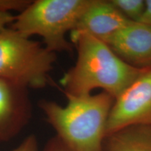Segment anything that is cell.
<instances>
[{
  "instance_id": "1",
  "label": "cell",
  "mask_w": 151,
  "mask_h": 151,
  "mask_svg": "<svg viewBox=\"0 0 151 151\" xmlns=\"http://www.w3.org/2000/svg\"><path fill=\"white\" fill-rule=\"evenodd\" d=\"M70 39L77 59L60 81L64 94L83 97L101 89L116 99L145 69L129 65L105 42L89 35H70Z\"/></svg>"
},
{
  "instance_id": "2",
  "label": "cell",
  "mask_w": 151,
  "mask_h": 151,
  "mask_svg": "<svg viewBox=\"0 0 151 151\" xmlns=\"http://www.w3.org/2000/svg\"><path fill=\"white\" fill-rule=\"evenodd\" d=\"M65 94L66 106L48 100L39 104L57 137L71 151H104L114 98L103 91L83 97Z\"/></svg>"
},
{
  "instance_id": "3",
  "label": "cell",
  "mask_w": 151,
  "mask_h": 151,
  "mask_svg": "<svg viewBox=\"0 0 151 151\" xmlns=\"http://www.w3.org/2000/svg\"><path fill=\"white\" fill-rule=\"evenodd\" d=\"M92 0H36L15 17L11 28L24 37L39 35L52 52L72 51L66 38Z\"/></svg>"
},
{
  "instance_id": "4",
  "label": "cell",
  "mask_w": 151,
  "mask_h": 151,
  "mask_svg": "<svg viewBox=\"0 0 151 151\" xmlns=\"http://www.w3.org/2000/svg\"><path fill=\"white\" fill-rule=\"evenodd\" d=\"M56 54L12 29L0 32V78L28 88H43Z\"/></svg>"
},
{
  "instance_id": "5",
  "label": "cell",
  "mask_w": 151,
  "mask_h": 151,
  "mask_svg": "<svg viewBox=\"0 0 151 151\" xmlns=\"http://www.w3.org/2000/svg\"><path fill=\"white\" fill-rule=\"evenodd\" d=\"M148 124H151V67L143 69L115 99L109 116L106 134L131 126Z\"/></svg>"
},
{
  "instance_id": "6",
  "label": "cell",
  "mask_w": 151,
  "mask_h": 151,
  "mask_svg": "<svg viewBox=\"0 0 151 151\" xmlns=\"http://www.w3.org/2000/svg\"><path fill=\"white\" fill-rule=\"evenodd\" d=\"M32 114L27 88L0 78V143L18 135Z\"/></svg>"
},
{
  "instance_id": "7",
  "label": "cell",
  "mask_w": 151,
  "mask_h": 151,
  "mask_svg": "<svg viewBox=\"0 0 151 151\" xmlns=\"http://www.w3.org/2000/svg\"><path fill=\"white\" fill-rule=\"evenodd\" d=\"M104 42L132 67H151V27L147 24L130 21Z\"/></svg>"
},
{
  "instance_id": "8",
  "label": "cell",
  "mask_w": 151,
  "mask_h": 151,
  "mask_svg": "<svg viewBox=\"0 0 151 151\" xmlns=\"http://www.w3.org/2000/svg\"><path fill=\"white\" fill-rule=\"evenodd\" d=\"M129 22L110 0H92L70 35L84 33L104 41Z\"/></svg>"
},
{
  "instance_id": "9",
  "label": "cell",
  "mask_w": 151,
  "mask_h": 151,
  "mask_svg": "<svg viewBox=\"0 0 151 151\" xmlns=\"http://www.w3.org/2000/svg\"><path fill=\"white\" fill-rule=\"evenodd\" d=\"M104 151H151V124L131 126L107 136Z\"/></svg>"
},
{
  "instance_id": "10",
  "label": "cell",
  "mask_w": 151,
  "mask_h": 151,
  "mask_svg": "<svg viewBox=\"0 0 151 151\" xmlns=\"http://www.w3.org/2000/svg\"><path fill=\"white\" fill-rule=\"evenodd\" d=\"M127 20L132 22H140L146 10L144 0H110Z\"/></svg>"
},
{
  "instance_id": "11",
  "label": "cell",
  "mask_w": 151,
  "mask_h": 151,
  "mask_svg": "<svg viewBox=\"0 0 151 151\" xmlns=\"http://www.w3.org/2000/svg\"><path fill=\"white\" fill-rule=\"evenodd\" d=\"M32 1L28 0H0V11L10 13V11L22 12L31 4Z\"/></svg>"
},
{
  "instance_id": "12",
  "label": "cell",
  "mask_w": 151,
  "mask_h": 151,
  "mask_svg": "<svg viewBox=\"0 0 151 151\" xmlns=\"http://www.w3.org/2000/svg\"><path fill=\"white\" fill-rule=\"evenodd\" d=\"M12 151H39L37 137L33 134L28 136Z\"/></svg>"
},
{
  "instance_id": "13",
  "label": "cell",
  "mask_w": 151,
  "mask_h": 151,
  "mask_svg": "<svg viewBox=\"0 0 151 151\" xmlns=\"http://www.w3.org/2000/svg\"><path fill=\"white\" fill-rule=\"evenodd\" d=\"M42 151H71L57 136L50 139Z\"/></svg>"
},
{
  "instance_id": "14",
  "label": "cell",
  "mask_w": 151,
  "mask_h": 151,
  "mask_svg": "<svg viewBox=\"0 0 151 151\" xmlns=\"http://www.w3.org/2000/svg\"><path fill=\"white\" fill-rule=\"evenodd\" d=\"M15 17L11 13L2 12L0 11V32L6 28L7 24L14 22Z\"/></svg>"
},
{
  "instance_id": "15",
  "label": "cell",
  "mask_w": 151,
  "mask_h": 151,
  "mask_svg": "<svg viewBox=\"0 0 151 151\" xmlns=\"http://www.w3.org/2000/svg\"><path fill=\"white\" fill-rule=\"evenodd\" d=\"M140 22L151 27V0H146V10Z\"/></svg>"
}]
</instances>
